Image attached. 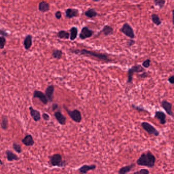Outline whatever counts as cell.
<instances>
[{"mask_svg":"<svg viewBox=\"0 0 174 174\" xmlns=\"http://www.w3.org/2000/svg\"><path fill=\"white\" fill-rule=\"evenodd\" d=\"M12 147H13L14 150H15V151L17 153H21L23 151L21 146L17 143H14L12 145Z\"/></svg>","mask_w":174,"mask_h":174,"instance_id":"cell-30","label":"cell"},{"mask_svg":"<svg viewBox=\"0 0 174 174\" xmlns=\"http://www.w3.org/2000/svg\"><path fill=\"white\" fill-rule=\"evenodd\" d=\"M0 165H4V163L2 161V160L1 159H0Z\"/></svg>","mask_w":174,"mask_h":174,"instance_id":"cell-42","label":"cell"},{"mask_svg":"<svg viewBox=\"0 0 174 174\" xmlns=\"http://www.w3.org/2000/svg\"><path fill=\"white\" fill-rule=\"evenodd\" d=\"M65 17L68 19L78 17L79 15L78 10L74 8H68L65 10Z\"/></svg>","mask_w":174,"mask_h":174,"instance_id":"cell-11","label":"cell"},{"mask_svg":"<svg viewBox=\"0 0 174 174\" xmlns=\"http://www.w3.org/2000/svg\"><path fill=\"white\" fill-rule=\"evenodd\" d=\"M69 51L72 53H75L76 55H84L88 56L90 57H94L99 60L103 61L106 63L112 62V60L109 58L108 55L105 53H100L96 51H91L86 49H69Z\"/></svg>","mask_w":174,"mask_h":174,"instance_id":"cell-1","label":"cell"},{"mask_svg":"<svg viewBox=\"0 0 174 174\" xmlns=\"http://www.w3.org/2000/svg\"><path fill=\"white\" fill-rule=\"evenodd\" d=\"M69 39L71 41H74L76 39L78 34V30L76 27H72L70 29Z\"/></svg>","mask_w":174,"mask_h":174,"instance_id":"cell-22","label":"cell"},{"mask_svg":"<svg viewBox=\"0 0 174 174\" xmlns=\"http://www.w3.org/2000/svg\"><path fill=\"white\" fill-rule=\"evenodd\" d=\"M156 158L151 152L143 153L136 160L137 165L140 166L152 168L155 166Z\"/></svg>","mask_w":174,"mask_h":174,"instance_id":"cell-2","label":"cell"},{"mask_svg":"<svg viewBox=\"0 0 174 174\" xmlns=\"http://www.w3.org/2000/svg\"><path fill=\"white\" fill-rule=\"evenodd\" d=\"M63 107L67 112V113L69 116V117L71 118L73 121L76 123H80L82 121V115L80 111H79L77 109L70 111L69 109H67V108L64 105L63 106Z\"/></svg>","mask_w":174,"mask_h":174,"instance_id":"cell-5","label":"cell"},{"mask_svg":"<svg viewBox=\"0 0 174 174\" xmlns=\"http://www.w3.org/2000/svg\"><path fill=\"white\" fill-rule=\"evenodd\" d=\"M49 163L52 167L62 168L65 166V161L63 160L62 156L60 154H54L51 156Z\"/></svg>","mask_w":174,"mask_h":174,"instance_id":"cell-3","label":"cell"},{"mask_svg":"<svg viewBox=\"0 0 174 174\" xmlns=\"http://www.w3.org/2000/svg\"><path fill=\"white\" fill-rule=\"evenodd\" d=\"M132 108H133V109H134V110H136V111H138V112H148L147 111V110H145V108H142V107H140V106H137L135 105V104H132Z\"/></svg>","mask_w":174,"mask_h":174,"instance_id":"cell-32","label":"cell"},{"mask_svg":"<svg viewBox=\"0 0 174 174\" xmlns=\"http://www.w3.org/2000/svg\"><path fill=\"white\" fill-rule=\"evenodd\" d=\"M149 170L147 169L143 168V169L140 170L138 171H136L133 174H149Z\"/></svg>","mask_w":174,"mask_h":174,"instance_id":"cell-34","label":"cell"},{"mask_svg":"<svg viewBox=\"0 0 174 174\" xmlns=\"http://www.w3.org/2000/svg\"><path fill=\"white\" fill-rule=\"evenodd\" d=\"M135 164L132 163L131 165H126L125 167L121 168L119 170V174H126L130 172L131 170H132V168L135 167Z\"/></svg>","mask_w":174,"mask_h":174,"instance_id":"cell-21","label":"cell"},{"mask_svg":"<svg viewBox=\"0 0 174 174\" xmlns=\"http://www.w3.org/2000/svg\"><path fill=\"white\" fill-rule=\"evenodd\" d=\"M120 31L124 34L125 35L131 39H134L135 38L134 30L132 27L128 23H125L121 28Z\"/></svg>","mask_w":174,"mask_h":174,"instance_id":"cell-7","label":"cell"},{"mask_svg":"<svg viewBox=\"0 0 174 174\" xmlns=\"http://www.w3.org/2000/svg\"><path fill=\"white\" fill-rule=\"evenodd\" d=\"M145 68L142 66L141 65H135L132 66L131 68H129L128 70V79H127V83H132L133 81V76L135 73H141L144 72Z\"/></svg>","mask_w":174,"mask_h":174,"instance_id":"cell-4","label":"cell"},{"mask_svg":"<svg viewBox=\"0 0 174 174\" xmlns=\"http://www.w3.org/2000/svg\"><path fill=\"white\" fill-rule=\"evenodd\" d=\"M141 126L144 130L148 133L150 135H153L155 136L159 135V131L157 130L153 125H152L150 123L147 122H143L141 123Z\"/></svg>","mask_w":174,"mask_h":174,"instance_id":"cell-6","label":"cell"},{"mask_svg":"<svg viewBox=\"0 0 174 174\" xmlns=\"http://www.w3.org/2000/svg\"><path fill=\"white\" fill-rule=\"evenodd\" d=\"M33 98H38L39 99L40 101L42 102L43 104L47 105L48 104V99L46 97V95L44 93L39 91V90H35L33 93Z\"/></svg>","mask_w":174,"mask_h":174,"instance_id":"cell-10","label":"cell"},{"mask_svg":"<svg viewBox=\"0 0 174 174\" xmlns=\"http://www.w3.org/2000/svg\"><path fill=\"white\" fill-rule=\"evenodd\" d=\"M58 108V105L57 103H54L52 104V110L54 111Z\"/></svg>","mask_w":174,"mask_h":174,"instance_id":"cell-41","label":"cell"},{"mask_svg":"<svg viewBox=\"0 0 174 174\" xmlns=\"http://www.w3.org/2000/svg\"><path fill=\"white\" fill-rule=\"evenodd\" d=\"M24 46L25 47L26 50H29L30 49L31 47L32 46L33 37L31 35H28L25 37L24 40Z\"/></svg>","mask_w":174,"mask_h":174,"instance_id":"cell-18","label":"cell"},{"mask_svg":"<svg viewBox=\"0 0 174 174\" xmlns=\"http://www.w3.org/2000/svg\"><path fill=\"white\" fill-rule=\"evenodd\" d=\"M1 127L3 130H6L8 127V119L6 116H2V121L1 122Z\"/></svg>","mask_w":174,"mask_h":174,"instance_id":"cell-28","label":"cell"},{"mask_svg":"<svg viewBox=\"0 0 174 174\" xmlns=\"http://www.w3.org/2000/svg\"><path fill=\"white\" fill-rule=\"evenodd\" d=\"M94 34V31L90 30L88 27H83L80 33L79 34V38L81 40H85L87 38H90Z\"/></svg>","mask_w":174,"mask_h":174,"instance_id":"cell-8","label":"cell"},{"mask_svg":"<svg viewBox=\"0 0 174 174\" xmlns=\"http://www.w3.org/2000/svg\"><path fill=\"white\" fill-rule=\"evenodd\" d=\"M38 10L42 13H45L50 10V5L46 1H42L38 5Z\"/></svg>","mask_w":174,"mask_h":174,"instance_id":"cell-19","label":"cell"},{"mask_svg":"<svg viewBox=\"0 0 174 174\" xmlns=\"http://www.w3.org/2000/svg\"><path fill=\"white\" fill-rule=\"evenodd\" d=\"M168 81L172 85H173L174 83V76H170L168 78Z\"/></svg>","mask_w":174,"mask_h":174,"instance_id":"cell-40","label":"cell"},{"mask_svg":"<svg viewBox=\"0 0 174 174\" xmlns=\"http://www.w3.org/2000/svg\"><path fill=\"white\" fill-rule=\"evenodd\" d=\"M55 90V87L53 85L49 86L45 90V95L48 99V101L51 102L53 101V94Z\"/></svg>","mask_w":174,"mask_h":174,"instance_id":"cell-12","label":"cell"},{"mask_svg":"<svg viewBox=\"0 0 174 174\" xmlns=\"http://www.w3.org/2000/svg\"><path fill=\"white\" fill-rule=\"evenodd\" d=\"M21 142L25 146L31 147L34 145L35 142L33 136L31 134H28L21 140Z\"/></svg>","mask_w":174,"mask_h":174,"instance_id":"cell-14","label":"cell"},{"mask_svg":"<svg viewBox=\"0 0 174 174\" xmlns=\"http://www.w3.org/2000/svg\"><path fill=\"white\" fill-rule=\"evenodd\" d=\"M97 168L96 165H82L80 168H79V172L81 174H86L87 173L92 170H95Z\"/></svg>","mask_w":174,"mask_h":174,"instance_id":"cell-17","label":"cell"},{"mask_svg":"<svg viewBox=\"0 0 174 174\" xmlns=\"http://www.w3.org/2000/svg\"><path fill=\"white\" fill-rule=\"evenodd\" d=\"M155 117L159 120L160 123L162 125H165L167 122L166 121V115L164 112L161 111H157L155 112Z\"/></svg>","mask_w":174,"mask_h":174,"instance_id":"cell-16","label":"cell"},{"mask_svg":"<svg viewBox=\"0 0 174 174\" xmlns=\"http://www.w3.org/2000/svg\"><path fill=\"white\" fill-rule=\"evenodd\" d=\"M135 41H134L133 39H131L130 40H129L128 41H127V46L129 47H131V46H133L134 44H135Z\"/></svg>","mask_w":174,"mask_h":174,"instance_id":"cell-38","label":"cell"},{"mask_svg":"<svg viewBox=\"0 0 174 174\" xmlns=\"http://www.w3.org/2000/svg\"><path fill=\"white\" fill-rule=\"evenodd\" d=\"M151 64V60L150 59H147L144 61L142 63V66L145 68H148L149 67Z\"/></svg>","mask_w":174,"mask_h":174,"instance_id":"cell-33","label":"cell"},{"mask_svg":"<svg viewBox=\"0 0 174 174\" xmlns=\"http://www.w3.org/2000/svg\"><path fill=\"white\" fill-rule=\"evenodd\" d=\"M140 76L142 78H147L149 76V74L147 72H144L140 74Z\"/></svg>","mask_w":174,"mask_h":174,"instance_id":"cell-39","label":"cell"},{"mask_svg":"<svg viewBox=\"0 0 174 174\" xmlns=\"http://www.w3.org/2000/svg\"><path fill=\"white\" fill-rule=\"evenodd\" d=\"M42 118H43L44 120H45V121H48L50 120V116L47 113H43L42 115Z\"/></svg>","mask_w":174,"mask_h":174,"instance_id":"cell-36","label":"cell"},{"mask_svg":"<svg viewBox=\"0 0 174 174\" xmlns=\"http://www.w3.org/2000/svg\"><path fill=\"white\" fill-rule=\"evenodd\" d=\"M6 157L8 161H13L19 160L20 158L19 157L14 153L13 152L10 151L9 150H7L5 152Z\"/></svg>","mask_w":174,"mask_h":174,"instance_id":"cell-20","label":"cell"},{"mask_svg":"<svg viewBox=\"0 0 174 174\" xmlns=\"http://www.w3.org/2000/svg\"><path fill=\"white\" fill-rule=\"evenodd\" d=\"M84 14L86 17H88L90 19H93L98 15V13L96 11V10L94 8H90L85 12Z\"/></svg>","mask_w":174,"mask_h":174,"instance_id":"cell-23","label":"cell"},{"mask_svg":"<svg viewBox=\"0 0 174 174\" xmlns=\"http://www.w3.org/2000/svg\"><path fill=\"white\" fill-rule=\"evenodd\" d=\"M6 44V38L3 36H1L0 37V49H4Z\"/></svg>","mask_w":174,"mask_h":174,"instance_id":"cell-31","label":"cell"},{"mask_svg":"<svg viewBox=\"0 0 174 174\" xmlns=\"http://www.w3.org/2000/svg\"><path fill=\"white\" fill-rule=\"evenodd\" d=\"M63 55V52L60 49H54L52 52V57L54 59H61Z\"/></svg>","mask_w":174,"mask_h":174,"instance_id":"cell-26","label":"cell"},{"mask_svg":"<svg viewBox=\"0 0 174 174\" xmlns=\"http://www.w3.org/2000/svg\"><path fill=\"white\" fill-rule=\"evenodd\" d=\"M55 17L57 19H60L62 17V14L60 11H57L56 12L55 14Z\"/></svg>","mask_w":174,"mask_h":174,"instance_id":"cell-37","label":"cell"},{"mask_svg":"<svg viewBox=\"0 0 174 174\" xmlns=\"http://www.w3.org/2000/svg\"><path fill=\"white\" fill-rule=\"evenodd\" d=\"M54 117L60 125H65L66 124L67 118L61 113V112L57 111V112H55Z\"/></svg>","mask_w":174,"mask_h":174,"instance_id":"cell-13","label":"cell"},{"mask_svg":"<svg viewBox=\"0 0 174 174\" xmlns=\"http://www.w3.org/2000/svg\"><path fill=\"white\" fill-rule=\"evenodd\" d=\"M92 1H94V2H99V1H100L101 0H92Z\"/></svg>","mask_w":174,"mask_h":174,"instance_id":"cell-43","label":"cell"},{"mask_svg":"<svg viewBox=\"0 0 174 174\" xmlns=\"http://www.w3.org/2000/svg\"><path fill=\"white\" fill-rule=\"evenodd\" d=\"M102 32L105 36H110L113 34V29L108 25H106L103 27Z\"/></svg>","mask_w":174,"mask_h":174,"instance_id":"cell-24","label":"cell"},{"mask_svg":"<svg viewBox=\"0 0 174 174\" xmlns=\"http://www.w3.org/2000/svg\"><path fill=\"white\" fill-rule=\"evenodd\" d=\"M165 0H154L155 6L159 7L160 9H162L165 4Z\"/></svg>","mask_w":174,"mask_h":174,"instance_id":"cell-29","label":"cell"},{"mask_svg":"<svg viewBox=\"0 0 174 174\" xmlns=\"http://www.w3.org/2000/svg\"><path fill=\"white\" fill-rule=\"evenodd\" d=\"M161 106L165 110L167 114L172 117H173L174 114L172 111L173 105L170 102L166 100H163L161 103Z\"/></svg>","mask_w":174,"mask_h":174,"instance_id":"cell-9","label":"cell"},{"mask_svg":"<svg viewBox=\"0 0 174 174\" xmlns=\"http://www.w3.org/2000/svg\"><path fill=\"white\" fill-rule=\"evenodd\" d=\"M0 35L4 37H6L9 36V34L6 32V31L2 30V29H0Z\"/></svg>","mask_w":174,"mask_h":174,"instance_id":"cell-35","label":"cell"},{"mask_svg":"<svg viewBox=\"0 0 174 174\" xmlns=\"http://www.w3.org/2000/svg\"><path fill=\"white\" fill-rule=\"evenodd\" d=\"M151 19L152 22L157 26H159L162 24V21H161L159 15L158 14H152L151 15Z\"/></svg>","mask_w":174,"mask_h":174,"instance_id":"cell-27","label":"cell"},{"mask_svg":"<svg viewBox=\"0 0 174 174\" xmlns=\"http://www.w3.org/2000/svg\"><path fill=\"white\" fill-rule=\"evenodd\" d=\"M30 111V114L33 119L35 122L39 121L41 119V115L40 112L37 110H35L32 106H30L29 108Z\"/></svg>","mask_w":174,"mask_h":174,"instance_id":"cell-15","label":"cell"},{"mask_svg":"<svg viewBox=\"0 0 174 174\" xmlns=\"http://www.w3.org/2000/svg\"><path fill=\"white\" fill-rule=\"evenodd\" d=\"M69 33L64 30L60 31L57 34V37L62 39H68L69 38Z\"/></svg>","mask_w":174,"mask_h":174,"instance_id":"cell-25","label":"cell"}]
</instances>
